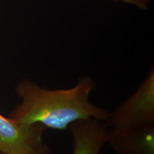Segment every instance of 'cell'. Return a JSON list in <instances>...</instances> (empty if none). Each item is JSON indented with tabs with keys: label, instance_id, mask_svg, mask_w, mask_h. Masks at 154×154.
Wrapping results in <instances>:
<instances>
[{
	"label": "cell",
	"instance_id": "5",
	"mask_svg": "<svg viewBox=\"0 0 154 154\" xmlns=\"http://www.w3.org/2000/svg\"><path fill=\"white\" fill-rule=\"evenodd\" d=\"M106 143L116 154H154V125L130 131H108Z\"/></svg>",
	"mask_w": 154,
	"mask_h": 154
},
{
	"label": "cell",
	"instance_id": "2",
	"mask_svg": "<svg viewBox=\"0 0 154 154\" xmlns=\"http://www.w3.org/2000/svg\"><path fill=\"white\" fill-rule=\"evenodd\" d=\"M109 131H130L154 125V70H150L136 91L109 113L106 121Z\"/></svg>",
	"mask_w": 154,
	"mask_h": 154
},
{
	"label": "cell",
	"instance_id": "8",
	"mask_svg": "<svg viewBox=\"0 0 154 154\" xmlns=\"http://www.w3.org/2000/svg\"><path fill=\"white\" fill-rule=\"evenodd\" d=\"M142 1H143V2L146 4V5H148V3L149 2H150V0H142Z\"/></svg>",
	"mask_w": 154,
	"mask_h": 154
},
{
	"label": "cell",
	"instance_id": "6",
	"mask_svg": "<svg viewBox=\"0 0 154 154\" xmlns=\"http://www.w3.org/2000/svg\"><path fill=\"white\" fill-rule=\"evenodd\" d=\"M114 1H120L126 4H130V5L136 6L140 9H145L147 7V5H146L142 0H114Z\"/></svg>",
	"mask_w": 154,
	"mask_h": 154
},
{
	"label": "cell",
	"instance_id": "1",
	"mask_svg": "<svg viewBox=\"0 0 154 154\" xmlns=\"http://www.w3.org/2000/svg\"><path fill=\"white\" fill-rule=\"evenodd\" d=\"M94 88L95 82L89 76L80 77L74 87L66 89H49L33 81H22L17 86L21 103L9 118L22 124H38L57 131L66 130L83 119L106 122L109 112L90 101Z\"/></svg>",
	"mask_w": 154,
	"mask_h": 154
},
{
	"label": "cell",
	"instance_id": "3",
	"mask_svg": "<svg viewBox=\"0 0 154 154\" xmlns=\"http://www.w3.org/2000/svg\"><path fill=\"white\" fill-rule=\"evenodd\" d=\"M46 128L25 125L0 114V153L32 154L44 143Z\"/></svg>",
	"mask_w": 154,
	"mask_h": 154
},
{
	"label": "cell",
	"instance_id": "4",
	"mask_svg": "<svg viewBox=\"0 0 154 154\" xmlns=\"http://www.w3.org/2000/svg\"><path fill=\"white\" fill-rule=\"evenodd\" d=\"M69 128L74 141L73 154H99L106 143L108 127L104 121L83 119L72 123Z\"/></svg>",
	"mask_w": 154,
	"mask_h": 154
},
{
	"label": "cell",
	"instance_id": "7",
	"mask_svg": "<svg viewBox=\"0 0 154 154\" xmlns=\"http://www.w3.org/2000/svg\"><path fill=\"white\" fill-rule=\"evenodd\" d=\"M32 154H50V150L49 149V147H48L45 143H43L38 149H36V151Z\"/></svg>",
	"mask_w": 154,
	"mask_h": 154
}]
</instances>
